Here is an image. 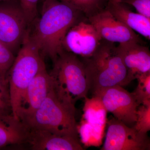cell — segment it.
Returning a JSON list of instances; mask_svg holds the SVG:
<instances>
[{"instance_id":"obj_23","label":"cell","mask_w":150,"mask_h":150,"mask_svg":"<svg viewBox=\"0 0 150 150\" xmlns=\"http://www.w3.org/2000/svg\"><path fill=\"white\" fill-rule=\"evenodd\" d=\"M136 9L138 13L150 18V0H118Z\"/></svg>"},{"instance_id":"obj_25","label":"cell","mask_w":150,"mask_h":150,"mask_svg":"<svg viewBox=\"0 0 150 150\" xmlns=\"http://www.w3.org/2000/svg\"><path fill=\"white\" fill-rule=\"evenodd\" d=\"M108 1H109V0H107ZM113 1H117V0H113Z\"/></svg>"},{"instance_id":"obj_13","label":"cell","mask_w":150,"mask_h":150,"mask_svg":"<svg viewBox=\"0 0 150 150\" xmlns=\"http://www.w3.org/2000/svg\"><path fill=\"white\" fill-rule=\"evenodd\" d=\"M118 52L127 71L128 84L139 75L150 71V52L139 42L119 43Z\"/></svg>"},{"instance_id":"obj_24","label":"cell","mask_w":150,"mask_h":150,"mask_svg":"<svg viewBox=\"0 0 150 150\" xmlns=\"http://www.w3.org/2000/svg\"><path fill=\"white\" fill-rule=\"evenodd\" d=\"M16 0H0V2L3 1H15Z\"/></svg>"},{"instance_id":"obj_11","label":"cell","mask_w":150,"mask_h":150,"mask_svg":"<svg viewBox=\"0 0 150 150\" xmlns=\"http://www.w3.org/2000/svg\"><path fill=\"white\" fill-rule=\"evenodd\" d=\"M107 111L99 96L93 95L91 98H84L83 114L78 132L87 139H102L107 124Z\"/></svg>"},{"instance_id":"obj_17","label":"cell","mask_w":150,"mask_h":150,"mask_svg":"<svg viewBox=\"0 0 150 150\" xmlns=\"http://www.w3.org/2000/svg\"><path fill=\"white\" fill-rule=\"evenodd\" d=\"M81 12L87 18L105 8L107 0H59Z\"/></svg>"},{"instance_id":"obj_16","label":"cell","mask_w":150,"mask_h":150,"mask_svg":"<svg viewBox=\"0 0 150 150\" xmlns=\"http://www.w3.org/2000/svg\"><path fill=\"white\" fill-rule=\"evenodd\" d=\"M28 128L13 115L0 117V149L26 143Z\"/></svg>"},{"instance_id":"obj_19","label":"cell","mask_w":150,"mask_h":150,"mask_svg":"<svg viewBox=\"0 0 150 150\" xmlns=\"http://www.w3.org/2000/svg\"><path fill=\"white\" fill-rule=\"evenodd\" d=\"M134 128L140 133L147 134L150 130V102L139 105L137 120Z\"/></svg>"},{"instance_id":"obj_9","label":"cell","mask_w":150,"mask_h":150,"mask_svg":"<svg viewBox=\"0 0 150 150\" xmlns=\"http://www.w3.org/2000/svg\"><path fill=\"white\" fill-rule=\"evenodd\" d=\"M102 40L88 19H81L68 30L63 42V48L83 59H88L95 53Z\"/></svg>"},{"instance_id":"obj_18","label":"cell","mask_w":150,"mask_h":150,"mask_svg":"<svg viewBox=\"0 0 150 150\" xmlns=\"http://www.w3.org/2000/svg\"><path fill=\"white\" fill-rule=\"evenodd\" d=\"M137 88L132 93L139 105L150 102V71L139 75Z\"/></svg>"},{"instance_id":"obj_5","label":"cell","mask_w":150,"mask_h":150,"mask_svg":"<svg viewBox=\"0 0 150 150\" xmlns=\"http://www.w3.org/2000/svg\"><path fill=\"white\" fill-rule=\"evenodd\" d=\"M53 63L50 74L57 88L74 104L87 97L89 87L85 67L78 56L64 51Z\"/></svg>"},{"instance_id":"obj_15","label":"cell","mask_w":150,"mask_h":150,"mask_svg":"<svg viewBox=\"0 0 150 150\" xmlns=\"http://www.w3.org/2000/svg\"><path fill=\"white\" fill-rule=\"evenodd\" d=\"M106 8L127 27L150 40V18L132 11L125 4L117 1H108Z\"/></svg>"},{"instance_id":"obj_12","label":"cell","mask_w":150,"mask_h":150,"mask_svg":"<svg viewBox=\"0 0 150 150\" xmlns=\"http://www.w3.org/2000/svg\"><path fill=\"white\" fill-rule=\"evenodd\" d=\"M53 77L46 68L33 78L25 93L19 111L18 118L21 121L29 118L40 107L50 92L53 84Z\"/></svg>"},{"instance_id":"obj_1","label":"cell","mask_w":150,"mask_h":150,"mask_svg":"<svg viewBox=\"0 0 150 150\" xmlns=\"http://www.w3.org/2000/svg\"><path fill=\"white\" fill-rule=\"evenodd\" d=\"M81 12L59 0H45L39 18L30 34L42 57L54 62L63 51V42L70 28L81 19Z\"/></svg>"},{"instance_id":"obj_7","label":"cell","mask_w":150,"mask_h":150,"mask_svg":"<svg viewBox=\"0 0 150 150\" xmlns=\"http://www.w3.org/2000/svg\"><path fill=\"white\" fill-rule=\"evenodd\" d=\"M107 131L101 150H149L147 134L140 133L114 117L107 121Z\"/></svg>"},{"instance_id":"obj_20","label":"cell","mask_w":150,"mask_h":150,"mask_svg":"<svg viewBox=\"0 0 150 150\" xmlns=\"http://www.w3.org/2000/svg\"><path fill=\"white\" fill-rule=\"evenodd\" d=\"M10 115L13 113L8 83L0 76V117Z\"/></svg>"},{"instance_id":"obj_14","label":"cell","mask_w":150,"mask_h":150,"mask_svg":"<svg viewBox=\"0 0 150 150\" xmlns=\"http://www.w3.org/2000/svg\"><path fill=\"white\" fill-rule=\"evenodd\" d=\"M28 128L26 143L30 145L33 150H84L78 138L59 135L43 129Z\"/></svg>"},{"instance_id":"obj_2","label":"cell","mask_w":150,"mask_h":150,"mask_svg":"<svg viewBox=\"0 0 150 150\" xmlns=\"http://www.w3.org/2000/svg\"><path fill=\"white\" fill-rule=\"evenodd\" d=\"M75 104L53 84L40 107L22 121L28 128L47 130L54 134L79 138Z\"/></svg>"},{"instance_id":"obj_22","label":"cell","mask_w":150,"mask_h":150,"mask_svg":"<svg viewBox=\"0 0 150 150\" xmlns=\"http://www.w3.org/2000/svg\"><path fill=\"white\" fill-rule=\"evenodd\" d=\"M19 4L30 25L37 18L39 0H19Z\"/></svg>"},{"instance_id":"obj_21","label":"cell","mask_w":150,"mask_h":150,"mask_svg":"<svg viewBox=\"0 0 150 150\" xmlns=\"http://www.w3.org/2000/svg\"><path fill=\"white\" fill-rule=\"evenodd\" d=\"M15 56L0 41V76L6 80V76L14 62Z\"/></svg>"},{"instance_id":"obj_3","label":"cell","mask_w":150,"mask_h":150,"mask_svg":"<svg viewBox=\"0 0 150 150\" xmlns=\"http://www.w3.org/2000/svg\"><path fill=\"white\" fill-rule=\"evenodd\" d=\"M28 30L6 76L10 94L13 115L18 114L25 93L29 84L40 71L46 68L43 57Z\"/></svg>"},{"instance_id":"obj_6","label":"cell","mask_w":150,"mask_h":150,"mask_svg":"<svg viewBox=\"0 0 150 150\" xmlns=\"http://www.w3.org/2000/svg\"><path fill=\"white\" fill-rule=\"evenodd\" d=\"M30 26L20 4L14 1L0 2V41L14 55Z\"/></svg>"},{"instance_id":"obj_10","label":"cell","mask_w":150,"mask_h":150,"mask_svg":"<svg viewBox=\"0 0 150 150\" xmlns=\"http://www.w3.org/2000/svg\"><path fill=\"white\" fill-rule=\"evenodd\" d=\"M87 18L102 40L113 43L141 42L139 35L113 16L106 7Z\"/></svg>"},{"instance_id":"obj_4","label":"cell","mask_w":150,"mask_h":150,"mask_svg":"<svg viewBox=\"0 0 150 150\" xmlns=\"http://www.w3.org/2000/svg\"><path fill=\"white\" fill-rule=\"evenodd\" d=\"M83 62L93 94L113 86L128 85L127 69L115 43L103 40L93 55Z\"/></svg>"},{"instance_id":"obj_8","label":"cell","mask_w":150,"mask_h":150,"mask_svg":"<svg viewBox=\"0 0 150 150\" xmlns=\"http://www.w3.org/2000/svg\"><path fill=\"white\" fill-rule=\"evenodd\" d=\"M93 95L100 98L107 112L129 127H134L137 120L139 106L132 93L122 86H115L103 89Z\"/></svg>"}]
</instances>
